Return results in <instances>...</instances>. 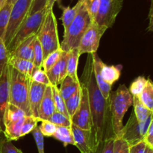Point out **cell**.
Returning <instances> with one entry per match:
<instances>
[{"mask_svg": "<svg viewBox=\"0 0 153 153\" xmlns=\"http://www.w3.org/2000/svg\"><path fill=\"white\" fill-rule=\"evenodd\" d=\"M8 64L19 72L29 76H31L33 70L35 68L32 62L16 57H9Z\"/></svg>", "mask_w": 153, "mask_h": 153, "instance_id": "21", "label": "cell"}, {"mask_svg": "<svg viewBox=\"0 0 153 153\" xmlns=\"http://www.w3.org/2000/svg\"><path fill=\"white\" fill-rule=\"evenodd\" d=\"M149 146L144 140L139 142L134 145L130 146L128 153H147Z\"/></svg>", "mask_w": 153, "mask_h": 153, "instance_id": "45", "label": "cell"}, {"mask_svg": "<svg viewBox=\"0 0 153 153\" xmlns=\"http://www.w3.org/2000/svg\"><path fill=\"white\" fill-rule=\"evenodd\" d=\"M133 106L134 113L138 121L142 122L146 120L148 117L152 116V112L149 110L140 100L138 96H133Z\"/></svg>", "mask_w": 153, "mask_h": 153, "instance_id": "27", "label": "cell"}, {"mask_svg": "<svg viewBox=\"0 0 153 153\" xmlns=\"http://www.w3.org/2000/svg\"><path fill=\"white\" fill-rule=\"evenodd\" d=\"M61 53H62V50L61 48L56 50L53 51L52 52L49 53L46 58L43 59V66L42 68H43V70L45 72H47L48 70H50L59 60L60 57H61Z\"/></svg>", "mask_w": 153, "mask_h": 153, "instance_id": "31", "label": "cell"}, {"mask_svg": "<svg viewBox=\"0 0 153 153\" xmlns=\"http://www.w3.org/2000/svg\"><path fill=\"white\" fill-rule=\"evenodd\" d=\"M34 136V139L35 140L36 145H37V151L38 153H45L44 152V140L43 136V134L40 132V129H39L38 126L36 127L33 130V131L31 132Z\"/></svg>", "mask_w": 153, "mask_h": 153, "instance_id": "43", "label": "cell"}, {"mask_svg": "<svg viewBox=\"0 0 153 153\" xmlns=\"http://www.w3.org/2000/svg\"><path fill=\"white\" fill-rule=\"evenodd\" d=\"M151 120L152 116L148 117L144 121H138L134 112H132L128 122L125 125H123V128L117 137H122L125 140L129 146L144 140Z\"/></svg>", "mask_w": 153, "mask_h": 153, "instance_id": "7", "label": "cell"}, {"mask_svg": "<svg viewBox=\"0 0 153 153\" xmlns=\"http://www.w3.org/2000/svg\"><path fill=\"white\" fill-rule=\"evenodd\" d=\"M52 94H53L54 103H55V110L61 112V113L64 114L66 116H67L68 118H70L68 112H67V107H66L65 100H64V99L63 98L62 96L60 94L58 87L56 86H52Z\"/></svg>", "mask_w": 153, "mask_h": 153, "instance_id": "29", "label": "cell"}, {"mask_svg": "<svg viewBox=\"0 0 153 153\" xmlns=\"http://www.w3.org/2000/svg\"><path fill=\"white\" fill-rule=\"evenodd\" d=\"M47 11L48 10L45 8L40 11L36 12L31 15H28L25 18L16 30L11 41L7 46L8 54L11 53L17 47L18 45L27 38L31 35H37Z\"/></svg>", "mask_w": 153, "mask_h": 153, "instance_id": "6", "label": "cell"}, {"mask_svg": "<svg viewBox=\"0 0 153 153\" xmlns=\"http://www.w3.org/2000/svg\"><path fill=\"white\" fill-rule=\"evenodd\" d=\"M43 59H44V56H43V47H42L38 39L36 38L34 44V60H33V63L35 65V67L42 68Z\"/></svg>", "mask_w": 153, "mask_h": 153, "instance_id": "37", "label": "cell"}, {"mask_svg": "<svg viewBox=\"0 0 153 153\" xmlns=\"http://www.w3.org/2000/svg\"><path fill=\"white\" fill-rule=\"evenodd\" d=\"M142 103L153 112V81L148 78L144 88L138 96Z\"/></svg>", "mask_w": 153, "mask_h": 153, "instance_id": "26", "label": "cell"}, {"mask_svg": "<svg viewBox=\"0 0 153 153\" xmlns=\"http://www.w3.org/2000/svg\"><path fill=\"white\" fill-rule=\"evenodd\" d=\"M144 141L149 148H153V117H152V120L150 122L149 128H148L147 132L145 136Z\"/></svg>", "mask_w": 153, "mask_h": 153, "instance_id": "46", "label": "cell"}, {"mask_svg": "<svg viewBox=\"0 0 153 153\" xmlns=\"http://www.w3.org/2000/svg\"><path fill=\"white\" fill-rule=\"evenodd\" d=\"M8 65L10 80L9 103L22 109L26 116H31L28 101L31 77L19 72L9 64Z\"/></svg>", "mask_w": 153, "mask_h": 153, "instance_id": "2", "label": "cell"}, {"mask_svg": "<svg viewBox=\"0 0 153 153\" xmlns=\"http://www.w3.org/2000/svg\"><path fill=\"white\" fill-rule=\"evenodd\" d=\"M107 29L106 27L99 26L95 22H93L79 42L78 46L79 53L82 55L84 53L94 54L97 52L100 40Z\"/></svg>", "mask_w": 153, "mask_h": 153, "instance_id": "9", "label": "cell"}, {"mask_svg": "<svg viewBox=\"0 0 153 153\" xmlns=\"http://www.w3.org/2000/svg\"><path fill=\"white\" fill-rule=\"evenodd\" d=\"M1 131H0V134H1Z\"/></svg>", "mask_w": 153, "mask_h": 153, "instance_id": "53", "label": "cell"}, {"mask_svg": "<svg viewBox=\"0 0 153 153\" xmlns=\"http://www.w3.org/2000/svg\"><path fill=\"white\" fill-rule=\"evenodd\" d=\"M146 81L147 79L144 77V76H140L136 78L132 82H131V86H130L129 90L130 93L132 96H139L142 91L144 88L145 86H146Z\"/></svg>", "mask_w": 153, "mask_h": 153, "instance_id": "34", "label": "cell"}, {"mask_svg": "<svg viewBox=\"0 0 153 153\" xmlns=\"http://www.w3.org/2000/svg\"><path fill=\"white\" fill-rule=\"evenodd\" d=\"M16 1V0H7V1H6V2L10 3V4H13Z\"/></svg>", "mask_w": 153, "mask_h": 153, "instance_id": "50", "label": "cell"}, {"mask_svg": "<svg viewBox=\"0 0 153 153\" xmlns=\"http://www.w3.org/2000/svg\"><path fill=\"white\" fill-rule=\"evenodd\" d=\"M93 55V68H94V75H95L97 83L98 85L99 88L100 89L101 92L102 93L103 96L105 98H110V93L111 92V86L108 84L107 82H105L101 76L100 74V68L101 65L103 63L101 58H100L97 52L92 54Z\"/></svg>", "mask_w": 153, "mask_h": 153, "instance_id": "17", "label": "cell"}, {"mask_svg": "<svg viewBox=\"0 0 153 153\" xmlns=\"http://www.w3.org/2000/svg\"><path fill=\"white\" fill-rule=\"evenodd\" d=\"M59 92L64 100L68 99L80 88V82H78L73 80L70 76H67L65 79L60 84Z\"/></svg>", "mask_w": 153, "mask_h": 153, "instance_id": "22", "label": "cell"}, {"mask_svg": "<svg viewBox=\"0 0 153 153\" xmlns=\"http://www.w3.org/2000/svg\"><path fill=\"white\" fill-rule=\"evenodd\" d=\"M40 124L38 126L40 132L43 136H52L55 133L57 126L49 120H41Z\"/></svg>", "mask_w": 153, "mask_h": 153, "instance_id": "38", "label": "cell"}, {"mask_svg": "<svg viewBox=\"0 0 153 153\" xmlns=\"http://www.w3.org/2000/svg\"><path fill=\"white\" fill-rule=\"evenodd\" d=\"M92 22L93 20L86 8L82 3L74 20L68 28L64 32V39L60 46L61 50L69 52L71 50L78 48L82 36Z\"/></svg>", "mask_w": 153, "mask_h": 153, "instance_id": "4", "label": "cell"}, {"mask_svg": "<svg viewBox=\"0 0 153 153\" xmlns=\"http://www.w3.org/2000/svg\"><path fill=\"white\" fill-rule=\"evenodd\" d=\"M152 117H153V112H152Z\"/></svg>", "mask_w": 153, "mask_h": 153, "instance_id": "52", "label": "cell"}, {"mask_svg": "<svg viewBox=\"0 0 153 153\" xmlns=\"http://www.w3.org/2000/svg\"><path fill=\"white\" fill-rule=\"evenodd\" d=\"M38 122V118L36 117L33 116H26L21 128V137L32 132L33 130L37 127Z\"/></svg>", "mask_w": 153, "mask_h": 153, "instance_id": "32", "label": "cell"}, {"mask_svg": "<svg viewBox=\"0 0 153 153\" xmlns=\"http://www.w3.org/2000/svg\"><path fill=\"white\" fill-rule=\"evenodd\" d=\"M80 56L81 54L79 53L78 48H75L69 51L67 59V76H70L73 80L78 82H80L77 74L78 64Z\"/></svg>", "mask_w": 153, "mask_h": 153, "instance_id": "20", "label": "cell"}, {"mask_svg": "<svg viewBox=\"0 0 153 153\" xmlns=\"http://www.w3.org/2000/svg\"><path fill=\"white\" fill-rule=\"evenodd\" d=\"M31 2L32 0H16L12 6L10 20L3 39L6 47L11 41L20 24L28 16Z\"/></svg>", "mask_w": 153, "mask_h": 153, "instance_id": "8", "label": "cell"}, {"mask_svg": "<svg viewBox=\"0 0 153 153\" xmlns=\"http://www.w3.org/2000/svg\"><path fill=\"white\" fill-rule=\"evenodd\" d=\"M46 86L31 80L28 94V101L31 116L38 118L40 105L44 94Z\"/></svg>", "mask_w": 153, "mask_h": 153, "instance_id": "13", "label": "cell"}, {"mask_svg": "<svg viewBox=\"0 0 153 153\" xmlns=\"http://www.w3.org/2000/svg\"><path fill=\"white\" fill-rule=\"evenodd\" d=\"M129 145L122 137H116L114 143L113 153H128Z\"/></svg>", "mask_w": 153, "mask_h": 153, "instance_id": "42", "label": "cell"}, {"mask_svg": "<svg viewBox=\"0 0 153 153\" xmlns=\"http://www.w3.org/2000/svg\"><path fill=\"white\" fill-rule=\"evenodd\" d=\"M0 153H22V152L16 148L5 137L0 138Z\"/></svg>", "mask_w": 153, "mask_h": 153, "instance_id": "41", "label": "cell"}, {"mask_svg": "<svg viewBox=\"0 0 153 153\" xmlns=\"http://www.w3.org/2000/svg\"><path fill=\"white\" fill-rule=\"evenodd\" d=\"M82 0H79L76 5L74 7H70V6H67V7H64L61 4H59L60 8L62 10V15L61 16V20L62 21V25L64 27V31L68 28L70 24L72 23L74 19L76 18V15H77L78 12H79V9H80L81 6H82Z\"/></svg>", "mask_w": 153, "mask_h": 153, "instance_id": "19", "label": "cell"}, {"mask_svg": "<svg viewBox=\"0 0 153 153\" xmlns=\"http://www.w3.org/2000/svg\"><path fill=\"white\" fill-rule=\"evenodd\" d=\"M37 38L43 47L44 58L49 53L60 48L58 22L53 9L46 12L43 24L37 34Z\"/></svg>", "mask_w": 153, "mask_h": 153, "instance_id": "5", "label": "cell"}, {"mask_svg": "<svg viewBox=\"0 0 153 153\" xmlns=\"http://www.w3.org/2000/svg\"><path fill=\"white\" fill-rule=\"evenodd\" d=\"M82 3L86 8L88 14L91 16L93 22L95 21L97 12H98L99 6L100 4V0H82Z\"/></svg>", "mask_w": 153, "mask_h": 153, "instance_id": "39", "label": "cell"}, {"mask_svg": "<svg viewBox=\"0 0 153 153\" xmlns=\"http://www.w3.org/2000/svg\"><path fill=\"white\" fill-rule=\"evenodd\" d=\"M10 96V80H9V65L4 69L0 75V131L4 130V115L9 104Z\"/></svg>", "mask_w": 153, "mask_h": 153, "instance_id": "12", "label": "cell"}, {"mask_svg": "<svg viewBox=\"0 0 153 153\" xmlns=\"http://www.w3.org/2000/svg\"><path fill=\"white\" fill-rule=\"evenodd\" d=\"M9 54L4 40L0 38V75L8 64Z\"/></svg>", "mask_w": 153, "mask_h": 153, "instance_id": "40", "label": "cell"}, {"mask_svg": "<svg viewBox=\"0 0 153 153\" xmlns=\"http://www.w3.org/2000/svg\"><path fill=\"white\" fill-rule=\"evenodd\" d=\"M52 136L62 142L63 145L65 147L67 146V145L75 146V141L71 127L57 126L55 133Z\"/></svg>", "mask_w": 153, "mask_h": 153, "instance_id": "24", "label": "cell"}, {"mask_svg": "<svg viewBox=\"0 0 153 153\" xmlns=\"http://www.w3.org/2000/svg\"><path fill=\"white\" fill-rule=\"evenodd\" d=\"M55 111V106L54 103L53 94H52V85L46 86L44 94L40 105L39 110L38 121L49 120Z\"/></svg>", "mask_w": 153, "mask_h": 153, "instance_id": "15", "label": "cell"}, {"mask_svg": "<svg viewBox=\"0 0 153 153\" xmlns=\"http://www.w3.org/2000/svg\"><path fill=\"white\" fill-rule=\"evenodd\" d=\"M149 26H148V30L153 32V0H151V5L149 13Z\"/></svg>", "mask_w": 153, "mask_h": 153, "instance_id": "47", "label": "cell"}, {"mask_svg": "<svg viewBox=\"0 0 153 153\" xmlns=\"http://www.w3.org/2000/svg\"><path fill=\"white\" fill-rule=\"evenodd\" d=\"M115 138H110L97 144L89 153H113Z\"/></svg>", "mask_w": 153, "mask_h": 153, "instance_id": "33", "label": "cell"}, {"mask_svg": "<svg viewBox=\"0 0 153 153\" xmlns=\"http://www.w3.org/2000/svg\"><path fill=\"white\" fill-rule=\"evenodd\" d=\"M24 119H25V117L16 122L5 126L3 131L4 137L10 141L19 140L21 137V128H22Z\"/></svg>", "mask_w": 153, "mask_h": 153, "instance_id": "25", "label": "cell"}, {"mask_svg": "<svg viewBox=\"0 0 153 153\" xmlns=\"http://www.w3.org/2000/svg\"><path fill=\"white\" fill-rule=\"evenodd\" d=\"M80 81L83 82L88 88L92 117L91 152V150L100 142L110 138H116L112 127L110 98H105L97 85L93 68L92 54H88L84 72Z\"/></svg>", "mask_w": 153, "mask_h": 153, "instance_id": "1", "label": "cell"}, {"mask_svg": "<svg viewBox=\"0 0 153 153\" xmlns=\"http://www.w3.org/2000/svg\"><path fill=\"white\" fill-rule=\"evenodd\" d=\"M49 0H32L31 8L28 15H31L33 14L38 12L46 8Z\"/></svg>", "mask_w": 153, "mask_h": 153, "instance_id": "44", "label": "cell"}, {"mask_svg": "<svg viewBox=\"0 0 153 153\" xmlns=\"http://www.w3.org/2000/svg\"><path fill=\"white\" fill-rule=\"evenodd\" d=\"M56 2H59V4H61V0H49L46 6V10H51V9H53V6Z\"/></svg>", "mask_w": 153, "mask_h": 153, "instance_id": "48", "label": "cell"}, {"mask_svg": "<svg viewBox=\"0 0 153 153\" xmlns=\"http://www.w3.org/2000/svg\"><path fill=\"white\" fill-rule=\"evenodd\" d=\"M147 153H153V148H151L149 147V149H148Z\"/></svg>", "mask_w": 153, "mask_h": 153, "instance_id": "51", "label": "cell"}, {"mask_svg": "<svg viewBox=\"0 0 153 153\" xmlns=\"http://www.w3.org/2000/svg\"><path fill=\"white\" fill-rule=\"evenodd\" d=\"M7 0H0V9L3 7V5L4 4V3L6 2Z\"/></svg>", "mask_w": 153, "mask_h": 153, "instance_id": "49", "label": "cell"}, {"mask_svg": "<svg viewBox=\"0 0 153 153\" xmlns=\"http://www.w3.org/2000/svg\"><path fill=\"white\" fill-rule=\"evenodd\" d=\"M37 35H31L21 42L17 47L9 54V57H16L28 60L33 62L34 60V44Z\"/></svg>", "mask_w": 153, "mask_h": 153, "instance_id": "16", "label": "cell"}, {"mask_svg": "<svg viewBox=\"0 0 153 153\" xmlns=\"http://www.w3.org/2000/svg\"><path fill=\"white\" fill-rule=\"evenodd\" d=\"M72 132L75 141V146L81 153H89L91 145V130L82 129L75 124L71 125Z\"/></svg>", "mask_w": 153, "mask_h": 153, "instance_id": "14", "label": "cell"}, {"mask_svg": "<svg viewBox=\"0 0 153 153\" xmlns=\"http://www.w3.org/2000/svg\"><path fill=\"white\" fill-rule=\"evenodd\" d=\"M12 6L13 4L5 2L3 7L0 9V38L4 39L10 20Z\"/></svg>", "mask_w": 153, "mask_h": 153, "instance_id": "28", "label": "cell"}, {"mask_svg": "<svg viewBox=\"0 0 153 153\" xmlns=\"http://www.w3.org/2000/svg\"><path fill=\"white\" fill-rule=\"evenodd\" d=\"M49 121L56 126H64V127H71L72 122L70 118L66 116L64 114L58 112L55 110V112L52 115V116L49 118Z\"/></svg>", "mask_w": 153, "mask_h": 153, "instance_id": "36", "label": "cell"}, {"mask_svg": "<svg viewBox=\"0 0 153 153\" xmlns=\"http://www.w3.org/2000/svg\"><path fill=\"white\" fill-rule=\"evenodd\" d=\"M25 116H26V114L22 109L9 103L4 115V127L12 123L16 122Z\"/></svg>", "mask_w": 153, "mask_h": 153, "instance_id": "23", "label": "cell"}, {"mask_svg": "<svg viewBox=\"0 0 153 153\" xmlns=\"http://www.w3.org/2000/svg\"><path fill=\"white\" fill-rule=\"evenodd\" d=\"M133 104V96L128 88L123 84L110 93V106L111 112L112 127L114 134L117 137L123 128L124 116L128 108Z\"/></svg>", "mask_w": 153, "mask_h": 153, "instance_id": "3", "label": "cell"}, {"mask_svg": "<svg viewBox=\"0 0 153 153\" xmlns=\"http://www.w3.org/2000/svg\"><path fill=\"white\" fill-rule=\"evenodd\" d=\"M81 100V86L78 91H76L72 96L65 100L66 107L70 117V119L79 108Z\"/></svg>", "mask_w": 153, "mask_h": 153, "instance_id": "30", "label": "cell"}, {"mask_svg": "<svg viewBox=\"0 0 153 153\" xmlns=\"http://www.w3.org/2000/svg\"><path fill=\"white\" fill-rule=\"evenodd\" d=\"M123 2V0H100L94 22L107 28L111 27L122 8Z\"/></svg>", "mask_w": 153, "mask_h": 153, "instance_id": "11", "label": "cell"}, {"mask_svg": "<svg viewBox=\"0 0 153 153\" xmlns=\"http://www.w3.org/2000/svg\"><path fill=\"white\" fill-rule=\"evenodd\" d=\"M81 100L79 108L71 118L72 124L82 129L91 130L93 127L92 117L90 108L88 91L86 85L80 81Z\"/></svg>", "mask_w": 153, "mask_h": 153, "instance_id": "10", "label": "cell"}, {"mask_svg": "<svg viewBox=\"0 0 153 153\" xmlns=\"http://www.w3.org/2000/svg\"><path fill=\"white\" fill-rule=\"evenodd\" d=\"M121 70V65H107L103 62L100 68V74L103 80L109 85L112 86L120 79Z\"/></svg>", "mask_w": 153, "mask_h": 153, "instance_id": "18", "label": "cell"}, {"mask_svg": "<svg viewBox=\"0 0 153 153\" xmlns=\"http://www.w3.org/2000/svg\"><path fill=\"white\" fill-rule=\"evenodd\" d=\"M30 77H31V81H34V82H37V83L44 84L46 86L50 85V82H49V80L48 78L47 74L42 69V68H34Z\"/></svg>", "mask_w": 153, "mask_h": 153, "instance_id": "35", "label": "cell"}]
</instances>
